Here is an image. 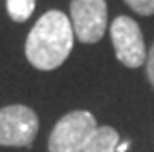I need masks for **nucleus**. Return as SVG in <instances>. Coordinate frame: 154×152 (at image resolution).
Returning <instances> with one entry per match:
<instances>
[{
	"label": "nucleus",
	"mask_w": 154,
	"mask_h": 152,
	"mask_svg": "<svg viewBox=\"0 0 154 152\" xmlns=\"http://www.w3.org/2000/svg\"><path fill=\"white\" fill-rule=\"evenodd\" d=\"M73 48V28L63 11H46L26 39V57L37 70L59 68Z\"/></svg>",
	"instance_id": "f257e3e1"
},
{
	"label": "nucleus",
	"mask_w": 154,
	"mask_h": 152,
	"mask_svg": "<svg viewBox=\"0 0 154 152\" xmlns=\"http://www.w3.org/2000/svg\"><path fill=\"white\" fill-rule=\"evenodd\" d=\"M97 128L95 117L86 110H75L63 116L53 126L48 150L50 152H83L85 145Z\"/></svg>",
	"instance_id": "f03ea898"
},
{
	"label": "nucleus",
	"mask_w": 154,
	"mask_h": 152,
	"mask_svg": "<svg viewBox=\"0 0 154 152\" xmlns=\"http://www.w3.org/2000/svg\"><path fill=\"white\" fill-rule=\"evenodd\" d=\"M38 132L37 114L24 105H9L0 108V145L28 147Z\"/></svg>",
	"instance_id": "7ed1b4c3"
},
{
	"label": "nucleus",
	"mask_w": 154,
	"mask_h": 152,
	"mask_svg": "<svg viewBox=\"0 0 154 152\" xmlns=\"http://www.w3.org/2000/svg\"><path fill=\"white\" fill-rule=\"evenodd\" d=\"M110 39L116 50V57L123 66L140 68L143 62H147L143 33L134 18L130 17L114 18L110 26Z\"/></svg>",
	"instance_id": "20e7f679"
},
{
	"label": "nucleus",
	"mask_w": 154,
	"mask_h": 152,
	"mask_svg": "<svg viewBox=\"0 0 154 152\" xmlns=\"http://www.w3.org/2000/svg\"><path fill=\"white\" fill-rule=\"evenodd\" d=\"M70 18L73 35L83 44H94L106 31V2L105 0H72Z\"/></svg>",
	"instance_id": "39448f33"
},
{
	"label": "nucleus",
	"mask_w": 154,
	"mask_h": 152,
	"mask_svg": "<svg viewBox=\"0 0 154 152\" xmlns=\"http://www.w3.org/2000/svg\"><path fill=\"white\" fill-rule=\"evenodd\" d=\"M119 134L112 126H97L83 152H118Z\"/></svg>",
	"instance_id": "423d86ee"
},
{
	"label": "nucleus",
	"mask_w": 154,
	"mask_h": 152,
	"mask_svg": "<svg viewBox=\"0 0 154 152\" xmlns=\"http://www.w3.org/2000/svg\"><path fill=\"white\" fill-rule=\"evenodd\" d=\"M6 8L15 22H26L35 11V0H6Z\"/></svg>",
	"instance_id": "0eeeda50"
},
{
	"label": "nucleus",
	"mask_w": 154,
	"mask_h": 152,
	"mask_svg": "<svg viewBox=\"0 0 154 152\" xmlns=\"http://www.w3.org/2000/svg\"><path fill=\"white\" fill-rule=\"evenodd\" d=\"M125 4L138 15H143V17L154 15V0H125Z\"/></svg>",
	"instance_id": "6e6552de"
},
{
	"label": "nucleus",
	"mask_w": 154,
	"mask_h": 152,
	"mask_svg": "<svg viewBox=\"0 0 154 152\" xmlns=\"http://www.w3.org/2000/svg\"><path fill=\"white\" fill-rule=\"evenodd\" d=\"M147 75H149V81L154 88V44H152L150 51L147 53Z\"/></svg>",
	"instance_id": "1a4fd4ad"
},
{
	"label": "nucleus",
	"mask_w": 154,
	"mask_h": 152,
	"mask_svg": "<svg viewBox=\"0 0 154 152\" xmlns=\"http://www.w3.org/2000/svg\"><path fill=\"white\" fill-rule=\"evenodd\" d=\"M130 147V141H123V143H118V152H127Z\"/></svg>",
	"instance_id": "9d476101"
}]
</instances>
